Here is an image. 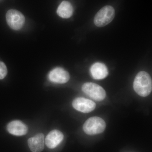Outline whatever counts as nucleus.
Listing matches in <instances>:
<instances>
[{"instance_id":"1","label":"nucleus","mask_w":152,"mask_h":152,"mask_svg":"<svg viewBox=\"0 0 152 152\" xmlns=\"http://www.w3.org/2000/svg\"><path fill=\"white\" fill-rule=\"evenodd\" d=\"M133 87L136 93L142 97H146L151 93L152 79L148 73L144 71L137 74L133 83Z\"/></svg>"},{"instance_id":"2","label":"nucleus","mask_w":152,"mask_h":152,"mask_svg":"<svg viewBox=\"0 0 152 152\" xmlns=\"http://www.w3.org/2000/svg\"><path fill=\"white\" fill-rule=\"evenodd\" d=\"M106 127L104 121L98 117H93L88 119L83 126L85 132L88 135L98 134L103 132Z\"/></svg>"},{"instance_id":"3","label":"nucleus","mask_w":152,"mask_h":152,"mask_svg":"<svg viewBox=\"0 0 152 152\" xmlns=\"http://www.w3.org/2000/svg\"><path fill=\"white\" fill-rule=\"evenodd\" d=\"M115 16V10L113 7L110 6H106L96 14L94 23L99 27H104L112 22Z\"/></svg>"},{"instance_id":"4","label":"nucleus","mask_w":152,"mask_h":152,"mask_svg":"<svg viewBox=\"0 0 152 152\" xmlns=\"http://www.w3.org/2000/svg\"><path fill=\"white\" fill-rule=\"evenodd\" d=\"M83 92L95 100L102 101L106 96L105 91L99 85L93 83H85L82 86Z\"/></svg>"},{"instance_id":"5","label":"nucleus","mask_w":152,"mask_h":152,"mask_svg":"<svg viewBox=\"0 0 152 152\" xmlns=\"http://www.w3.org/2000/svg\"><path fill=\"white\" fill-rule=\"evenodd\" d=\"M6 20L8 24L12 29H20L24 24L25 17L19 11L11 10L6 14Z\"/></svg>"},{"instance_id":"6","label":"nucleus","mask_w":152,"mask_h":152,"mask_svg":"<svg viewBox=\"0 0 152 152\" xmlns=\"http://www.w3.org/2000/svg\"><path fill=\"white\" fill-rule=\"evenodd\" d=\"M72 106L74 108L83 113H89L94 110L96 104L94 102L84 98H76L73 101Z\"/></svg>"},{"instance_id":"7","label":"nucleus","mask_w":152,"mask_h":152,"mask_svg":"<svg viewBox=\"0 0 152 152\" xmlns=\"http://www.w3.org/2000/svg\"><path fill=\"white\" fill-rule=\"evenodd\" d=\"M48 78L53 83H65L69 80V74L63 68H56L49 73Z\"/></svg>"},{"instance_id":"8","label":"nucleus","mask_w":152,"mask_h":152,"mask_svg":"<svg viewBox=\"0 0 152 152\" xmlns=\"http://www.w3.org/2000/svg\"><path fill=\"white\" fill-rule=\"evenodd\" d=\"M64 137V135L61 131L53 130L51 131L46 137V145L49 148H54L61 142Z\"/></svg>"},{"instance_id":"9","label":"nucleus","mask_w":152,"mask_h":152,"mask_svg":"<svg viewBox=\"0 0 152 152\" xmlns=\"http://www.w3.org/2000/svg\"><path fill=\"white\" fill-rule=\"evenodd\" d=\"M7 129L10 134L15 136H23L28 132L27 126L19 121H14L9 123Z\"/></svg>"},{"instance_id":"10","label":"nucleus","mask_w":152,"mask_h":152,"mask_svg":"<svg viewBox=\"0 0 152 152\" xmlns=\"http://www.w3.org/2000/svg\"><path fill=\"white\" fill-rule=\"evenodd\" d=\"M28 145L32 152H41L45 147V137L42 133L37 134L28 140Z\"/></svg>"},{"instance_id":"11","label":"nucleus","mask_w":152,"mask_h":152,"mask_svg":"<svg viewBox=\"0 0 152 152\" xmlns=\"http://www.w3.org/2000/svg\"><path fill=\"white\" fill-rule=\"evenodd\" d=\"M90 72L93 77L96 80H102L108 75V70L105 65L102 63H95L91 66Z\"/></svg>"},{"instance_id":"12","label":"nucleus","mask_w":152,"mask_h":152,"mask_svg":"<svg viewBox=\"0 0 152 152\" xmlns=\"http://www.w3.org/2000/svg\"><path fill=\"white\" fill-rule=\"evenodd\" d=\"M74 9L69 2L64 1L60 4L57 9L58 15L63 18H69L72 15Z\"/></svg>"},{"instance_id":"13","label":"nucleus","mask_w":152,"mask_h":152,"mask_svg":"<svg viewBox=\"0 0 152 152\" xmlns=\"http://www.w3.org/2000/svg\"><path fill=\"white\" fill-rule=\"evenodd\" d=\"M7 74V69L4 64L0 61V80H2L5 77Z\"/></svg>"}]
</instances>
